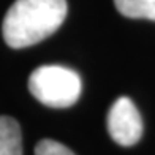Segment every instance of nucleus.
<instances>
[{
	"instance_id": "nucleus-5",
	"label": "nucleus",
	"mask_w": 155,
	"mask_h": 155,
	"mask_svg": "<svg viewBox=\"0 0 155 155\" xmlns=\"http://www.w3.org/2000/svg\"><path fill=\"white\" fill-rule=\"evenodd\" d=\"M114 5L127 18L155 21V0H114Z\"/></svg>"
},
{
	"instance_id": "nucleus-1",
	"label": "nucleus",
	"mask_w": 155,
	"mask_h": 155,
	"mask_svg": "<svg viewBox=\"0 0 155 155\" xmlns=\"http://www.w3.org/2000/svg\"><path fill=\"white\" fill-rule=\"evenodd\" d=\"M65 16L67 0H16L3 18V40L15 49L37 45L51 37Z\"/></svg>"
},
{
	"instance_id": "nucleus-3",
	"label": "nucleus",
	"mask_w": 155,
	"mask_h": 155,
	"mask_svg": "<svg viewBox=\"0 0 155 155\" xmlns=\"http://www.w3.org/2000/svg\"><path fill=\"white\" fill-rule=\"evenodd\" d=\"M109 136L120 146H133L143 136V119L128 97H120L112 103L106 117Z\"/></svg>"
},
{
	"instance_id": "nucleus-4",
	"label": "nucleus",
	"mask_w": 155,
	"mask_h": 155,
	"mask_svg": "<svg viewBox=\"0 0 155 155\" xmlns=\"http://www.w3.org/2000/svg\"><path fill=\"white\" fill-rule=\"evenodd\" d=\"M0 155H22L19 124L8 116H0Z\"/></svg>"
},
{
	"instance_id": "nucleus-6",
	"label": "nucleus",
	"mask_w": 155,
	"mask_h": 155,
	"mask_svg": "<svg viewBox=\"0 0 155 155\" xmlns=\"http://www.w3.org/2000/svg\"><path fill=\"white\" fill-rule=\"evenodd\" d=\"M35 155H74L67 146L54 139H41L35 146Z\"/></svg>"
},
{
	"instance_id": "nucleus-2",
	"label": "nucleus",
	"mask_w": 155,
	"mask_h": 155,
	"mask_svg": "<svg viewBox=\"0 0 155 155\" xmlns=\"http://www.w3.org/2000/svg\"><path fill=\"white\" fill-rule=\"evenodd\" d=\"M29 90L46 106L68 108L79 100L82 82L81 76L71 68L62 65H43L30 74Z\"/></svg>"
}]
</instances>
